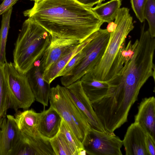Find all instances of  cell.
<instances>
[{
  "label": "cell",
  "mask_w": 155,
  "mask_h": 155,
  "mask_svg": "<svg viewBox=\"0 0 155 155\" xmlns=\"http://www.w3.org/2000/svg\"><path fill=\"white\" fill-rule=\"evenodd\" d=\"M50 35L81 43L104 23L92 8L76 0H38L23 12Z\"/></svg>",
  "instance_id": "cell-1"
},
{
  "label": "cell",
  "mask_w": 155,
  "mask_h": 155,
  "mask_svg": "<svg viewBox=\"0 0 155 155\" xmlns=\"http://www.w3.org/2000/svg\"><path fill=\"white\" fill-rule=\"evenodd\" d=\"M114 25L103 56L92 69L82 77L83 78L107 82L121 69L120 64L121 50L125 44L127 35L134 28L133 18L128 8L123 7L120 9Z\"/></svg>",
  "instance_id": "cell-2"
},
{
  "label": "cell",
  "mask_w": 155,
  "mask_h": 155,
  "mask_svg": "<svg viewBox=\"0 0 155 155\" xmlns=\"http://www.w3.org/2000/svg\"><path fill=\"white\" fill-rule=\"evenodd\" d=\"M51 35L30 18L22 24L13 51V64L26 74L40 60L49 45Z\"/></svg>",
  "instance_id": "cell-3"
},
{
  "label": "cell",
  "mask_w": 155,
  "mask_h": 155,
  "mask_svg": "<svg viewBox=\"0 0 155 155\" xmlns=\"http://www.w3.org/2000/svg\"><path fill=\"white\" fill-rule=\"evenodd\" d=\"M50 106L55 109L81 143L91 127L76 107L65 86L51 88Z\"/></svg>",
  "instance_id": "cell-4"
},
{
  "label": "cell",
  "mask_w": 155,
  "mask_h": 155,
  "mask_svg": "<svg viewBox=\"0 0 155 155\" xmlns=\"http://www.w3.org/2000/svg\"><path fill=\"white\" fill-rule=\"evenodd\" d=\"M110 32L107 29L101 28L95 36L83 48L85 55L79 63L60 81L62 84L67 86L80 80L82 77L92 69L101 59L107 45Z\"/></svg>",
  "instance_id": "cell-5"
},
{
  "label": "cell",
  "mask_w": 155,
  "mask_h": 155,
  "mask_svg": "<svg viewBox=\"0 0 155 155\" xmlns=\"http://www.w3.org/2000/svg\"><path fill=\"white\" fill-rule=\"evenodd\" d=\"M3 69L8 91L9 107L16 112L28 109L35 101L26 74L18 71L13 63L7 62Z\"/></svg>",
  "instance_id": "cell-6"
},
{
  "label": "cell",
  "mask_w": 155,
  "mask_h": 155,
  "mask_svg": "<svg viewBox=\"0 0 155 155\" xmlns=\"http://www.w3.org/2000/svg\"><path fill=\"white\" fill-rule=\"evenodd\" d=\"M82 143L87 154L122 155V140L114 133L102 132L91 127Z\"/></svg>",
  "instance_id": "cell-7"
},
{
  "label": "cell",
  "mask_w": 155,
  "mask_h": 155,
  "mask_svg": "<svg viewBox=\"0 0 155 155\" xmlns=\"http://www.w3.org/2000/svg\"><path fill=\"white\" fill-rule=\"evenodd\" d=\"M65 87L76 107L91 126L99 131L108 132L96 115L91 102L83 90L80 80Z\"/></svg>",
  "instance_id": "cell-8"
},
{
  "label": "cell",
  "mask_w": 155,
  "mask_h": 155,
  "mask_svg": "<svg viewBox=\"0 0 155 155\" xmlns=\"http://www.w3.org/2000/svg\"><path fill=\"white\" fill-rule=\"evenodd\" d=\"M9 155H55L50 140L21 133L16 145Z\"/></svg>",
  "instance_id": "cell-9"
},
{
  "label": "cell",
  "mask_w": 155,
  "mask_h": 155,
  "mask_svg": "<svg viewBox=\"0 0 155 155\" xmlns=\"http://www.w3.org/2000/svg\"><path fill=\"white\" fill-rule=\"evenodd\" d=\"M80 44L77 40L62 38L51 35L50 43L40 60L41 72L43 73L61 57Z\"/></svg>",
  "instance_id": "cell-10"
},
{
  "label": "cell",
  "mask_w": 155,
  "mask_h": 155,
  "mask_svg": "<svg viewBox=\"0 0 155 155\" xmlns=\"http://www.w3.org/2000/svg\"><path fill=\"white\" fill-rule=\"evenodd\" d=\"M147 133L137 123L128 128L122 140L126 155H148L146 143Z\"/></svg>",
  "instance_id": "cell-11"
},
{
  "label": "cell",
  "mask_w": 155,
  "mask_h": 155,
  "mask_svg": "<svg viewBox=\"0 0 155 155\" xmlns=\"http://www.w3.org/2000/svg\"><path fill=\"white\" fill-rule=\"evenodd\" d=\"M40 61L35 62L33 67L26 74L35 100L47 106L51 91L50 84L43 79L39 67Z\"/></svg>",
  "instance_id": "cell-12"
},
{
  "label": "cell",
  "mask_w": 155,
  "mask_h": 155,
  "mask_svg": "<svg viewBox=\"0 0 155 155\" xmlns=\"http://www.w3.org/2000/svg\"><path fill=\"white\" fill-rule=\"evenodd\" d=\"M20 131L14 116L6 115L0 126V155H9L17 143Z\"/></svg>",
  "instance_id": "cell-13"
},
{
  "label": "cell",
  "mask_w": 155,
  "mask_h": 155,
  "mask_svg": "<svg viewBox=\"0 0 155 155\" xmlns=\"http://www.w3.org/2000/svg\"><path fill=\"white\" fill-rule=\"evenodd\" d=\"M134 122L138 123L145 132L155 138V98L152 96L143 99L134 117Z\"/></svg>",
  "instance_id": "cell-14"
},
{
  "label": "cell",
  "mask_w": 155,
  "mask_h": 155,
  "mask_svg": "<svg viewBox=\"0 0 155 155\" xmlns=\"http://www.w3.org/2000/svg\"><path fill=\"white\" fill-rule=\"evenodd\" d=\"M62 118L57 110L50 106L40 113L38 129L43 137L50 140L59 131Z\"/></svg>",
  "instance_id": "cell-15"
},
{
  "label": "cell",
  "mask_w": 155,
  "mask_h": 155,
  "mask_svg": "<svg viewBox=\"0 0 155 155\" xmlns=\"http://www.w3.org/2000/svg\"><path fill=\"white\" fill-rule=\"evenodd\" d=\"M39 116L40 113L27 109L23 111L18 110L14 116L21 133L32 137H43L38 129Z\"/></svg>",
  "instance_id": "cell-16"
},
{
  "label": "cell",
  "mask_w": 155,
  "mask_h": 155,
  "mask_svg": "<svg viewBox=\"0 0 155 155\" xmlns=\"http://www.w3.org/2000/svg\"><path fill=\"white\" fill-rule=\"evenodd\" d=\"M97 31L91 35L84 41L73 49L63 55L51 65L42 73L43 79L49 84L58 76L70 59L83 48L96 35Z\"/></svg>",
  "instance_id": "cell-17"
},
{
  "label": "cell",
  "mask_w": 155,
  "mask_h": 155,
  "mask_svg": "<svg viewBox=\"0 0 155 155\" xmlns=\"http://www.w3.org/2000/svg\"><path fill=\"white\" fill-rule=\"evenodd\" d=\"M80 80L85 94L91 103L103 97L107 92L109 84L107 82L82 78Z\"/></svg>",
  "instance_id": "cell-18"
},
{
  "label": "cell",
  "mask_w": 155,
  "mask_h": 155,
  "mask_svg": "<svg viewBox=\"0 0 155 155\" xmlns=\"http://www.w3.org/2000/svg\"><path fill=\"white\" fill-rule=\"evenodd\" d=\"M121 0H110L104 3L97 5L92 8L104 22L110 23L114 20L121 8Z\"/></svg>",
  "instance_id": "cell-19"
},
{
  "label": "cell",
  "mask_w": 155,
  "mask_h": 155,
  "mask_svg": "<svg viewBox=\"0 0 155 155\" xmlns=\"http://www.w3.org/2000/svg\"><path fill=\"white\" fill-rule=\"evenodd\" d=\"M13 8L11 7L3 13L0 30V63L4 64L6 58V46Z\"/></svg>",
  "instance_id": "cell-20"
},
{
  "label": "cell",
  "mask_w": 155,
  "mask_h": 155,
  "mask_svg": "<svg viewBox=\"0 0 155 155\" xmlns=\"http://www.w3.org/2000/svg\"><path fill=\"white\" fill-rule=\"evenodd\" d=\"M50 141L55 155H77L63 134L60 131Z\"/></svg>",
  "instance_id": "cell-21"
},
{
  "label": "cell",
  "mask_w": 155,
  "mask_h": 155,
  "mask_svg": "<svg viewBox=\"0 0 155 155\" xmlns=\"http://www.w3.org/2000/svg\"><path fill=\"white\" fill-rule=\"evenodd\" d=\"M4 64L0 63V126L9 108L8 91L3 69Z\"/></svg>",
  "instance_id": "cell-22"
},
{
  "label": "cell",
  "mask_w": 155,
  "mask_h": 155,
  "mask_svg": "<svg viewBox=\"0 0 155 155\" xmlns=\"http://www.w3.org/2000/svg\"><path fill=\"white\" fill-rule=\"evenodd\" d=\"M61 132L77 155H86L82 143L76 136L73 131L62 118L59 130Z\"/></svg>",
  "instance_id": "cell-23"
},
{
  "label": "cell",
  "mask_w": 155,
  "mask_h": 155,
  "mask_svg": "<svg viewBox=\"0 0 155 155\" xmlns=\"http://www.w3.org/2000/svg\"><path fill=\"white\" fill-rule=\"evenodd\" d=\"M144 15L148 23V29L151 36L155 37V0H147L145 7Z\"/></svg>",
  "instance_id": "cell-24"
},
{
  "label": "cell",
  "mask_w": 155,
  "mask_h": 155,
  "mask_svg": "<svg viewBox=\"0 0 155 155\" xmlns=\"http://www.w3.org/2000/svg\"><path fill=\"white\" fill-rule=\"evenodd\" d=\"M138 39H137L134 43L131 40L130 41L127 45L123 46L121 54L120 64L121 68L128 64L131 60L137 48Z\"/></svg>",
  "instance_id": "cell-25"
},
{
  "label": "cell",
  "mask_w": 155,
  "mask_h": 155,
  "mask_svg": "<svg viewBox=\"0 0 155 155\" xmlns=\"http://www.w3.org/2000/svg\"><path fill=\"white\" fill-rule=\"evenodd\" d=\"M147 0H130L133 10L137 18L141 23L145 20L144 12Z\"/></svg>",
  "instance_id": "cell-26"
},
{
  "label": "cell",
  "mask_w": 155,
  "mask_h": 155,
  "mask_svg": "<svg viewBox=\"0 0 155 155\" xmlns=\"http://www.w3.org/2000/svg\"><path fill=\"white\" fill-rule=\"evenodd\" d=\"M83 49L70 59L59 73L58 77L65 75L79 63L85 55L84 51Z\"/></svg>",
  "instance_id": "cell-27"
},
{
  "label": "cell",
  "mask_w": 155,
  "mask_h": 155,
  "mask_svg": "<svg viewBox=\"0 0 155 155\" xmlns=\"http://www.w3.org/2000/svg\"><path fill=\"white\" fill-rule=\"evenodd\" d=\"M146 146L148 155H155V139L147 134Z\"/></svg>",
  "instance_id": "cell-28"
},
{
  "label": "cell",
  "mask_w": 155,
  "mask_h": 155,
  "mask_svg": "<svg viewBox=\"0 0 155 155\" xmlns=\"http://www.w3.org/2000/svg\"><path fill=\"white\" fill-rule=\"evenodd\" d=\"M18 0H3L0 5V15L14 5Z\"/></svg>",
  "instance_id": "cell-29"
},
{
  "label": "cell",
  "mask_w": 155,
  "mask_h": 155,
  "mask_svg": "<svg viewBox=\"0 0 155 155\" xmlns=\"http://www.w3.org/2000/svg\"><path fill=\"white\" fill-rule=\"evenodd\" d=\"M80 3L87 7L92 8L94 5L101 3L105 0H76Z\"/></svg>",
  "instance_id": "cell-30"
},
{
  "label": "cell",
  "mask_w": 155,
  "mask_h": 155,
  "mask_svg": "<svg viewBox=\"0 0 155 155\" xmlns=\"http://www.w3.org/2000/svg\"><path fill=\"white\" fill-rule=\"evenodd\" d=\"M31 0V1H34L35 2L36 1H37L38 0Z\"/></svg>",
  "instance_id": "cell-31"
}]
</instances>
